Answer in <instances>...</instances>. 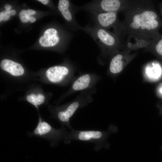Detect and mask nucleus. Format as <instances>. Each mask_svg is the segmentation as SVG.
<instances>
[{"label": "nucleus", "instance_id": "nucleus-1", "mask_svg": "<svg viewBox=\"0 0 162 162\" xmlns=\"http://www.w3.org/2000/svg\"><path fill=\"white\" fill-rule=\"evenodd\" d=\"M124 19L122 21L127 44L134 38L135 48H146L154 38V31L158 27V15L149 0H131L122 11Z\"/></svg>", "mask_w": 162, "mask_h": 162}, {"label": "nucleus", "instance_id": "nucleus-2", "mask_svg": "<svg viewBox=\"0 0 162 162\" xmlns=\"http://www.w3.org/2000/svg\"><path fill=\"white\" fill-rule=\"evenodd\" d=\"M82 30L90 35L105 54L113 55L127 47L124 38L108 29L89 23L83 27Z\"/></svg>", "mask_w": 162, "mask_h": 162}, {"label": "nucleus", "instance_id": "nucleus-3", "mask_svg": "<svg viewBox=\"0 0 162 162\" xmlns=\"http://www.w3.org/2000/svg\"><path fill=\"white\" fill-rule=\"evenodd\" d=\"M27 134L30 137H37L48 140L50 146L56 147L59 142L63 141L65 144H70L72 141L70 132L64 127H62L59 129L53 127L50 124L43 120L40 116L37 125L32 132H28Z\"/></svg>", "mask_w": 162, "mask_h": 162}, {"label": "nucleus", "instance_id": "nucleus-4", "mask_svg": "<svg viewBox=\"0 0 162 162\" xmlns=\"http://www.w3.org/2000/svg\"><path fill=\"white\" fill-rule=\"evenodd\" d=\"M131 0H93L81 6H75L76 13L80 10L90 13L97 12H122L128 5Z\"/></svg>", "mask_w": 162, "mask_h": 162}, {"label": "nucleus", "instance_id": "nucleus-5", "mask_svg": "<svg viewBox=\"0 0 162 162\" xmlns=\"http://www.w3.org/2000/svg\"><path fill=\"white\" fill-rule=\"evenodd\" d=\"M70 132L71 140L93 143L95 145L94 149L96 151L100 150L103 146L106 134L103 131L93 130H80L73 129Z\"/></svg>", "mask_w": 162, "mask_h": 162}, {"label": "nucleus", "instance_id": "nucleus-6", "mask_svg": "<svg viewBox=\"0 0 162 162\" xmlns=\"http://www.w3.org/2000/svg\"><path fill=\"white\" fill-rule=\"evenodd\" d=\"M117 12H97L91 13L94 24L101 28L108 30L112 28L113 32L122 27V22L119 21Z\"/></svg>", "mask_w": 162, "mask_h": 162}, {"label": "nucleus", "instance_id": "nucleus-7", "mask_svg": "<svg viewBox=\"0 0 162 162\" xmlns=\"http://www.w3.org/2000/svg\"><path fill=\"white\" fill-rule=\"evenodd\" d=\"M131 51L130 49L125 48L113 55L109 66L110 70L111 73H119L135 57L137 54H130Z\"/></svg>", "mask_w": 162, "mask_h": 162}, {"label": "nucleus", "instance_id": "nucleus-8", "mask_svg": "<svg viewBox=\"0 0 162 162\" xmlns=\"http://www.w3.org/2000/svg\"><path fill=\"white\" fill-rule=\"evenodd\" d=\"M58 8L65 20L69 24L70 28L74 31L82 30L83 27L77 22L75 15L76 13L75 5L68 0H59Z\"/></svg>", "mask_w": 162, "mask_h": 162}, {"label": "nucleus", "instance_id": "nucleus-9", "mask_svg": "<svg viewBox=\"0 0 162 162\" xmlns=\"http://www.w3.org/2000/svg\"><path fill=\"white\" fill-rule=\"evenodd\" d=\"M78 102H74L69 105L65 109L59 110L56 114V117L61 123V126H66L70 130L73 129L70 124V118L79 107Z\"/></svg>", "mask_w": 162, "mask_h": 162}, {"label": "nucleus", "instance_id": "nucleus-10", "mask_svg": "<svg viewBox=\"0 0 162 162\" xmlns=\"http://www.w3.org/2000/svg\"><path fill=\"white\" fill-rule=\"evenodd\" d=\"M60 40L58 30L54 28H50L45 30L43 35L40 38L39 43L43 47H53L58 44Z\"/></svg>", "mask_w": 162, "mask_h": 162}, {"label": "nucleus", "instance_id": "nucleus-11", "mask_svg": "<svg viewBox=\"0 0 162 162\" xmlns=\"http://www.w3.org/2000/svg\"><path fill=\"white\" fill-rule=\"evenodd\" d=\"M69 71L66 67L55 66L49 68L46 71V75L50 81L56 83L61 81Z\"/></svg>", "mask_w": 162, "mask_h": 162}, {"label": "nucleus", "instance_id": "nucleus-12", "mask_svg": "<svg viewBox=\"0 0 162 162\" xmlns=\"http://www.w3.org/2000/svg\"><path fill=\"white\" fill-rule=\"evenodd\" d=\"M0 65L2 69L14 76L22 75L24 73V69L20 64L10 60H3Z\"/></svg>", "mask_w": 162, "mask_h": 162}, {"label": "nucleus", "instance_id": "nucleus-13", "mask_svg": "<svg viewBox=\"0 0 162 162\" xmlns=\"http://www.w3.org/2000/svg\"><path fill=\"white\" fill-rule=\"evenodd\" d=\"M162 74V68L158 64L154 63L149 64L145 68V76L150 80H157L160 77Z\"/></svg>", "mask_w": 162, "mask_h": 162}, {"label": "nucleus", "instance_id": "nucleus-14", "mask_svg": "<svg viewBox=\"0 0 162 162\" xmlns=\"http://www.w3.org/2000/svg\"><path fill=\"white\" fill-rule=\"evenodd\" d=\"M90 81L89 75L85 74L80 77L74 82L72 88L74 90L76 91L84 89L88 86Z\"/></svg>", "mask_w": 162, "mask_h": 162}, {"label": "nucleus", "instance_id": "nucleus-15", "mask_svg": "<svg viewBox=\"0 0 162 162\" xmlns=\"http://www.w3.org/2000/svg\"><path fill=\"white\" fill-rule=\"evenodd\" d=\"M20 19L22 22H26L29 21L30 16L28 14L26 10H21L19 14Z\"/></svg>", "mask_w": 162, "mask_h": 162}, {"label": "nucleus", "instance_id": "nucleus-16", "mask_svg": "<svg viewBox=\"0 0 162 162\" xmlns=\"http://www.w3.org/2000/svg\"><path fill=\"white\" fill-rule=\"evenodd\" d=\"M155 49L156 53L162 56V38L156 44Z\"/></svg>", "mask_w": 162, "mask_h": 162}, {"label": "nucleus", "instance_id": "nucleus-17", "mask_svg": "<svg viewBox=\"0 0 162 162\" xmlns=\"http://www.w3.org/2000/svg\"><path fill=\"white\" fill-rule=\"evenodd\" d=\"M3 14V18L2 21H5L8 20L10 16V11L4 10L2 12Z\"/></svg>", "mask_w": 162, "mask_h": 162}, {"label": "nucleus", "instance_id": "nucleus-18", "mask_svg": "<svg viewBox=\"0 0 162 162\" xmlns=\"http://www.w3.org/2000/svg\"><path fill=\"white\" fill-rule=\"evenodd\" d=\"M26 11L28 14L29 15H33L36 14L35 10L31 9H28Z\"/></svg>", "mask_w": 162, "mask_h": 162}, {"label": "nucleus", "instance_id": "nucleus-19", "mask_svg": "<svg viewBox=\"0 0 162 162\" xmlns=\"http://www.w3.org/2000/svg\"><path fill=\"white\" fill-rule=\"evenodd\" d=\"M4 8L5 10L7 11H10L11 8V6L9 4H7L5 5Z\"/></svg>", "mask_w": 162, "mask_h": 162}, {"label": "nucleus", "instance_id": "nucleus-20", "mask_svg": "<svg viewBox=\"0 0 162 162\" xmlns=\"http://www.w3.org/2000/svg\"><path fill=\"white\" fill-rule=\"evenodd\" d=\"M36 19L35 17L32 16L30 17L29 21L32 23H33L36 21Z\"/></svg>", "mask_w": 162, "mask_h": 162}, {"label": "nucleus", "instance_id": "nucleus-21", "mask_svg": "<svg viewBox=\"0 0 162 162\" xmlns=\"http://www.w3.org/2000/svg\"><path fill=\"white\" fill-rule=\"evenodd\" d=\"M38 1L41 2L44 4H47L49 2V1L48 0H38Z\"/></svg>", "mask_w": 162, "mask_h": 162}, {"label": "nucleus", "instance_id": "nucleus-22", "mask_svg": "<svg viewBox=\"0 0 162 162\" xmlns=\"http://www.w3.org/2000/svg\"><path fill=\"white\" fill-rule=\"evenodd\" d=\"M16 11L14 10H10V14L11 16H14L16 14Z\"/></svg>", "mask_w": 162, "mask_h": 162}, {"label": "nucleus", "instance_id": "nucleus-23", "mask_svg": "<svg viewBox=\"0 0 162 162\" xmlns=\"http://www.w3.org/2000/svg\"><path fill=\"white\" fill-rule=\"evenodd\" d=\"M4 16L3 13L1 12L0 13V22H1L2 21L3 18Z\"/></svg>", "mask_w": 162, "mask_h": 162}, {"label": "nucleus", "instance_id": "nucleus-24", "mask_svg": "<svg viewBox=\"0 0 162 162\" xmlns=\"http://www.w3.org/2000/svg\"><path fill=\"white\" fill-rule=\"evenodd\" d=\"M159 92L162 94V85H161L159 88L158 89Z\"/></svg>", "mask_w": 162, "mask_h": 162}, {"label": "nucleus", "instance_id": "nucleus-25", "mask_svg": "<svg viewBox=\"0 0 162 162\" xmlns=\"http://www.w3.org/2000/svg\"></svg>", "mask_w": 162, "mask_h": 162}]
</instances>
